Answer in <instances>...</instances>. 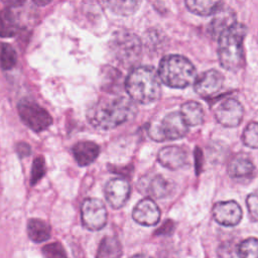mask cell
I'll list each match as a JSON object with an SVG mask.
<instances>
[{
  "label": "cell",
  "mask_w": 258,
  "mask_h": 258,
  "mask_svg": "<svg viewBox=\"0 0 258 258\" xmlns=\"http://www.w3.org/2000/svg\"><path fill=\"white\" fill-rule=\"evenodd\" d=\"M135 112L136 108L130 99L114 97L101 99L93 104L88 110L87 117L95 128L109 130L131 119Z\"/></svg>",
  "instance_id": "cell-1"
},
{
  "label": "cell",
  "mask_w": 258,
  "mask_h": 258,
  "mask_svg": "<svg viewBox=\"0 0 258 258\" xmlns=\"http://www.w3.org/2000/svg\"><path fill=\"white\" fill-rule=\"evenodd\" d=\"M158 72L149 66L134 68L125 80V90L130 99L141 104L156 101L161 94Z\"/></svg>",
  "instance_id": "cell-2"
},
{
  "label": "cell",
  "mask_w": 258,
  "mask_h": 258,
  "mask_svg": "<svg viewBox=\"0 0 258 258\" xmlns=\"http://www.w3.org/2000/svg\"><path fill=\"white\" fill-rule=\"evenodd\" d=\"M247 29L244 24L233 23L219 36L218 54L221 66L228 71H238L244 63L243 40Z\"/></svg>",
  "instance_id": "cell-3"
},
{
  "label": "cell",
  "mask_w": 258,
  "mask_h": 258,
  "mask_svg": "<svg viewBox=\"0 0 258 258\" xmlns=\"http://www.w3.org/2000/svg\"><path fill=\"white\" fill-rule=\"evenodd\" d=\"M158 75L164 85L174 89H183L194 84L197 79L194 64L186 57L179 54L164 56L160 60Z\"/></svg>",
  "instance_id": "cell-4"
},
{
  "label": "cell",
  "mask_w": 258,
  "mask_h": 258,
  "mask_svg": "<svg viewBox=\"0 0 258 258\" xmlns=\"http://www.w3.org/2000/svg\"><path fill=\"white\" fill-rule=\"evenodd\" d=\"M187 131L188 125L182 115L178 112H172L165 115L159 123H152L148 129V134L155 141H164L182 138Z\"/></svg>",
  "instance_id": "cell-5"
},
{
  "label": "cell",
  "mask_w": 258,
  "mask_h": 258,
  "mask_svg": "<svg viewBox=\"0 0 258 258\" xmlns=\"http://www.w3.org/2000/svg\"><path fill=\"white\" fill-rule=\"evenodd\" d=\"M111 50L119 62L130 66L140 57L141 42L133 33L126 31L117 32L111 40Z\"/></svg>",
  "instance_id": "cell-6"
},
{
  "label": "cell",
  "mask_w": 258,
  "mask_h": 258,
  "mask_svg": "<svg viewBox=\"0 0 258 258\" xmlns=\"http://www.w3.org/2000/svg\"><path fill=\"white\" fill-rule=\"evenodd\" d=\"M17 110L22 122L35 132L43 131L52 124V118L49 113L31 100H20Z\"/></svg>",
  "instance_id": "cell-7"
},
{
  "label": "cell",
  "mask_w": 258,
  "mask_h": 258,
  "mask_svg": "<svg viewBox=\"0 0 258 258\" xmlns=\"http://www.w3.org/2000/svg\"><path fill=\"white\" fill-rule=\"evenodd\" d=\"M82 222L92 231H98L107 223V210L104 203L96 198H88L82 204Z\"/></svg>",
  "instance_id": "cell-8"
},
{
  "label": "cell",
  "mask_w": 258,
  "mask_h": 258,
  "mask_svg": "<svg viewBox=\"0 0 258 258\" xmlns=\"http://www.w3.org/2000/svg\"><path fill=\"white\" fill-rule=\"evenodd\" d=\"M243 106L239 101L233 98L222 101L215 111L217 121L225 127L238 126L243 119Z\"/></svg>",
  "instance_id": "cell-9"
},
{
  "label": "cell",
  "mask_w": 258,
  "mask_h": 258,
  "mask_svg": "<svg viewBox=\"0 0 258 258\" xmlns=\"http://www.w3.org/2000/svg\"><path fill=\"white\" fill-rule=\"evenodd\" d=\"M224 85V76L216 70H210L203 73L194 83V89L197 94L204 98L213 97L218 94Z\"/></svg>",
  "instance_id": "cell-10"
},
{
  "label": "cell",
  "mask_w": 258,
  "mask_h": 258,
  "mask_svg": "<svg viewBox=\"0 0 258 258\" xmlns=\"http://www.w3.org/2000/svg\"><path fill=\"white\" fill-rule=\"evenodd\" d=\"M138 188L140 191L145 192L152 198L162 199L171 194L173 189V182L162 175L155 174L140 179L138 182Z\"/></svg>",
  "instance_id": "cell-11"
},
{
  "label": "cell",
  "mask_w": 258,
  "mask_h": 258,
  "mask_svg": "<svg viewBox=\"0 0 258 258\" xmlns=\"http://www.w3.org/2000/svg\"><path fill=\"white\" fill-rule=\"evenodd\" d=\"M130 196V185L125 178H113L106 183L105 197L113 209L122 208Z\"/></svg>",
  "instance_id": "cell-12"
},
{
  "label": "cell",
  "mask_w": 258,
  "mask_h": 258,
  "mask_svg": "<svg viewBox=\"0 0 258 258\" xmlns=\"http://www.w3.org/2000/svg\"><path fill=\"white\" fill-rule=\"evenodd\" d=\"M213 217L223 226H235L242 218V210L234 201L219 202L213 208Z\"/></svg>",
  "instance_id": "cell-13"
},
{
  "label": "cell",
  "mask_w": 258,
  "mask_h": 258,
  "mask_svg": "<svg viewBox=\"0 0 258 258\" xmlns=\"http://www.w3.org/2000/svg\"><path fill=\"white\" fill-rule=\"evenodd\" d=\"M135 222L143 226H154L159 222L160 210L155 202L149 198L137 203L132 212Z\"/></svg>",
  "instance_id": "cell-14"
},
{
  "label": "cell",
  "mask_w": 258,
  "mask_h": 258,
  "mask_svg": "<svg viewBox=\"0 0 258 258\" xmlns=\"http://www.w3.org/2000/svg\"><path fill=\"white\" fill-rule=\"evenodd\" d=\"M157 160L162 166L171 170H176L185 166L187 163V154L183 148L171 145L159 150Z\"/></svg>",
  "instance_id": "cell-15"
},
{
  "label": "cell",
  "mask_w": 258,
  "mask_h": 258,
  "mask_svg": "<svg viewBox=\"0 0 258 258\" xmlns=\"http://www.w3.org/2000/svg\"><path fill=\"white\" fill-rule=\"evenodd\" d=\"M72 150L77 163L81 166L94 162L100 153L99 145L93 141H80L74 145Z\"/></svg>",
  "instance_id": "cell-16"
},
{
  "label": "cell",
  "mask_w": 258,
  "mask_h": 258,
  "mask_svg": "<svg viewBox=\"0 0 258 258\" xmlns=\"http://www.w3.org/2000/svg\"><path fill=\"white\" fill-rule=\"evenodd\" d=\"M254 172V165L250 158L244 154L235 155L228 164V173L233 178L250 177Z\"/></svg>",
  "instance_id": "cell-17"
},
{
  "label": "cell",
  "mask_w": 258,
  "mask_h": 258,
  "mask_svg": "<svg viewBox=\"0 0 258 258\" xmlns=\"http://www.w3.org/2000/svg\"><path fill=\"white\" fill-rule=\"evenodd\" d=\"M235 23V13L228 8L218 9L210 24V32L214 37H218L221 33Z\"/></svg>",
  "instance_id": "cell-18"
},
{
  "label": "cell",
  "mask_w": 258,
  "mask_h": 258,
  "mask_svg": "<svg viewBox=\"0 0 258 258\" xmlns=\"http://www.w3.org/2000/svg\"><path fill=\"white\" fill-rule=\"evenodd\" d=\"M180 114L188 126L200 125L204 120V111L200 103L188 101L181 105Z\"/></svg>",
  "instance_id": "cell-19"
},
{
  "label": "cell",
  "mask_w": 258,
  "mask_h": 258,
  "mask_svg": "<svg viewBox=\"0 0 258 258\" xmlns=\"http://www.w3.org/2000/svg\"><path fill=\"white\" fill-rule=\"evenodd\" d=\"M27 233L33 242H44L50 237V227L42 220L30 219L27 222Z\"/></svg>",
  "instance_id": "cell-20"
},
{
  "label": "cell",
  "mask_w": 258,
  "mask_h": 258,
  "mask_svg": "<svg viewBox=\"0 0 258 258\" xmlns=\"http://www.w3.org/2000/svg\"><path fill=\"white\" fill-rule=\"evenodd\" d=\"M223 0H184L187 9L198 15L208 16L215 13Z\"/></svg>",
  "instance_id": "cell-21"
},
{
  "label": "cell",
  "mask_w": 258,
  "mask_h": 258,
  "mask_svg": "<svg viewBox=\"0 0 258 258\" xmlns=\"http://www.w3.org/2000/svg\"><path fill=\"white\" fill-rule=\"evenodd\" d=\"M19 30V25L15 14L10 8L0 11V37H11Z\"/></svg>",
  "instance_id": "cell-22"
},
{
  "label": "cell",
  "mask_w": 258,
  "mask_h": 258,
  "mask_svg": "<svg viewBox=\"0 0 258 258\" xmlns=\"http://www.w3.org/2000/svg\"><path fill=\"white\" fill-rule=\"evenodd\" d=\"M107 7L118 15H130L134 13L138 7L140 0H103Z\"/></svg>",
  "instance_id": "cell-23"
},
{
  "label": "cell",
  "mask_w": 258,
  "mask_h": 258,
  "mask_svg": "<svg viewBox=\"0 0 258 258\" xmlns=\"http://www.w3.org/2000/svg\"><path fill=\"white\" fill-rule=\"evenodd\" d=\"M122 254V246L115 237H105L100 243L97 257H119Z\"/></svg>",
  "instance_id": "cell-24"
},
{
  "label": "cell",
  "mask_w": 258,
  "mask_h": 258,
  "mask_svg": "<svg viewBox=\"0 0 258 258\" xmlns=\"http://www.w3.org/2000/svg\"><path fill=\"white\" fill-rule=\"evenodd\" d=\"M17 62V53L8 43H0V66L3 70H11Z\"/></svg>",
  "instance_id": "cell-25"
},
{
  "label": "cell",
  "mask_w": 258,
  "mask_h": 258,
  "mask_svg": "<svg viewBox=\"0 0 258 258\" xmlns=\"http://www.w3.org/2000/svg\"><path fill=\"white\" fill-rule=\"evenodd\" d=\"M237 252L239 256L244 258H258V239L248 238L242 241Z\"/></svg>",
  "instance_id": "cell-26"
},
{
  "label": "cell",
  "mask_w": 258,
  "mask_h": 258,
  "mask_svg": "<svg viewBox=\"0 0 258 258\" xmlns=\"http://www.w3.org/2000/svg\"><path fill=\"white\" fill-rule=\"evenodd\" d=\"M243 143L251 148H258V122L249 123L242 134Z\"/></svg>",
  "instance_id": "cell-27"
},
{
  "label": "cell",
  "mask_w": 258,
  "mask_h": 258,
  "mask_svg": "<svg viewBox=\"0 0 258 258\" xmlns=\"http://www.w3.org/2000/svg\"><path fill=\"white\" fill-rule=\"evenodd\" d=\"M45 173V163L44 159L41 156L34 158L32 167H31V174H30V183L35 184L37 181L41 179V177Z\"/></svg>",
  "instance_id": "cell-28"
},
{
  "label": "cell",
  "mask_w": 258,
  "mask_h": 258,
  "mask_svg": "<svg viewBox=\"0 0 258 258\" xmlns=\"http://www.w3.org/2000/svg\"><path fill=\"white\" fill-rule=\"evenodd\" d=\"M246 205L252 220L258 222V189L248 196Z\"/></svg>",
  "instance_id": "cell-29"
},
{
  "label": "cell",
  "mask_w": 258,
  "mask_h": 258,
  "mask_svg": "<svg viewBox=\"0 0 258 258\" xmlns=\"http://www.w3.org/2000/svg\"><path fill=\"white\" fill-rule=\"evenodd\" d=\"M42 250H43V254L46 257H66L67 256V253L63 247L57 242L47 244L42 248Z\"/></svg>",
  "instance_id": "cell-30"
},
{
  "label": "cell",
  "mask_w": 258,
  "mask_h": 258,
  "mask_svg": "<svg viewBox=\"0 0 258 258\" xmlns=\"http://www.w3.org/2000/svg\"><path fill=\"white\" fill-rule=\"evenodd\" d=\"M16 151H17V153L20 157H24V156H27V155L30 154L31 149H30V146L27 143L20 142L16 145Z\"/></svg>",
  "instance_id": "cell-31"
},
{
  "label": "cell",
  "mask_w": 258,
  "mask_h": 258,
  "mask_svg": "<svg viewBox=\"0 0 258 258\" xmlns=\"http://www.w3.org/2000/svg\"><path fill=\"white\" fill-rule=\"evenodd\" d=\"M25 0H2V2L7 6V7H17L20 6L24 3Z\"/></svg>",
  "instance_id": "cell-32"
},
{
  "label": "cell",
  "mask_w": 258,
  "mask_h": 258,
  "mask_svg": "<svg viewBox=\"0 0 258 258\" xmlns=\"http://www.w3.org/2000/svg\"><path fill=\"white\" fill-rule=\"evenodd\" d=\"M51 0H33V2L38 6H44L47 5Z\"/></svg>",
  "instance_id": "cell-33"
}]
</instances>
